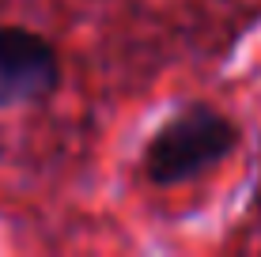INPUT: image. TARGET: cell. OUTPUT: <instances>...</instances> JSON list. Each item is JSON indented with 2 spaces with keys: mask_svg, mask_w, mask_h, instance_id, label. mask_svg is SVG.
<instances>
[{
  "mask_svg": "<svg viewBox=\"0 0 261 257\" xmlns=\"http://www.w3.org/2000/svg\"><path fill=\"white\" fill-rule=\"evenodd\" d=\"M61 91V57L46 34L31 26H0V110H31Z\"/></svg>",
  "mask_w": 261,
  "mask_h": 257,
  "instance_id": "7a4b0ae2",
  "label": "cell"
},
{
  "mask_svg": "<svg viewBox=\"0 0 261 257\" xmlns=\"http://www.w3.org/2000/svg\"><path fill=\"white\" fill-rule=\"evenodd\" d=\"M239 148V125L212 102H186L144 144V174L159 189L186 185L216 170Z\"/></svg>",
  "mask_w": 261,
  "mask_h": 257,
  "instance_id": "6da1fadb",
  "label": "cell"
}]
</instances>
